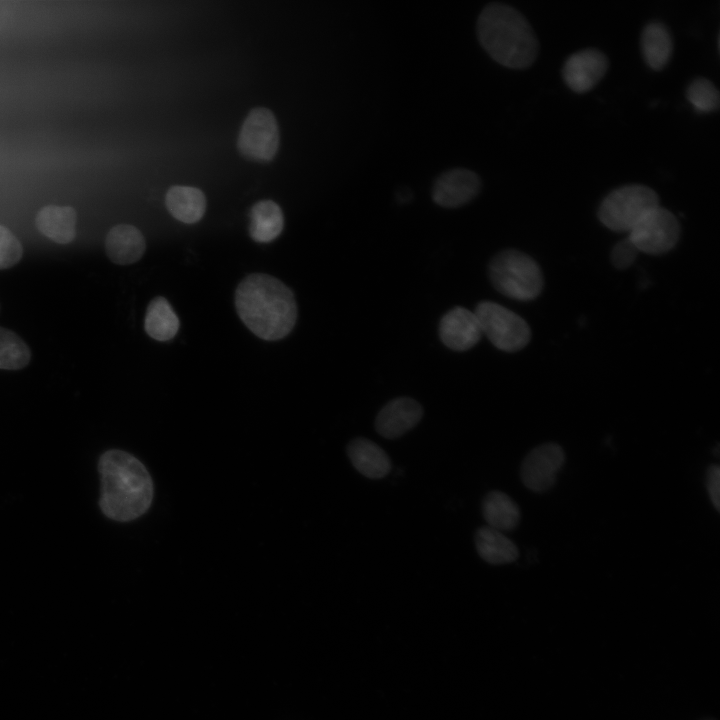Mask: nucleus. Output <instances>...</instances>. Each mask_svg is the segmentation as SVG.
Returning <instances> with one entry per match:
<instances>
[{"label": "nucleus", "mask_w": 720, "mask_h": 720, "mask_svg": "<svg viewBox=\"0 0 720 720\" xmlns=\"http://www.w3.org/2000/svg\"><path fill=\"white\" fill-rule=\"evenodd\" d=\"M235 305L247 328L264 340L284 338L296 323L293 292L266 274L255 273L244 278L236 289Z\"/></svg>", "instance_id": "1"}, {"label": "nucleus", "mask_w": 720, "mask_h": 720, "mask_svg": "<svg viewBox=\"0 0 720 720\" xmlns=\"http://www.w3.org/2000/svg\"><path fill=\"white\" fill-rule=\"evenodd\" d=\"M101 479L99 506L103 514L126 522L143 515L153 498L152 479L145 466L122 450H108L98 462Z\"/></svg>", "instance_id": "2"}, {"label": "nucleus", "mask_w": 720, "mask_h": 720, "mask_svg": "<svg viewBox=\"0 0 720 720\" xmlns=\"http://www.w3.org/2000/svg\"><path fill=\"white\" fill-rule=\"evenodd\" d=\"M476 33L484 50L505 67L524 69L537 58V37L526 18L512 6L487 4L477 19Z\"/></svg>", "instance_id": "3"}, {"label": "nucleus", "mask_w": 720, "mask_h": 720, "mask_svg": "<svg viewBox=\"0 0 720 720\" xmlns=\"http://www.w3.org/2000/svg\"><path fill=\"white\" fill-rule=\"evenodd\" d=\"M489 278L498 292L521 301L536 298L543 287L538 264L517 250L498 253L489 264Z\"/></svg>", "instance_id": "4"}, {"label": "nucleus", "mask_w": 720, "mask_h": 720, "mask_svg": "<svg viewBox=\"0 0 720 720\" xmlns=\"http://www.w3.org/2000/svg\"><path fill=\"white\" fill-rule=\"evenodd\" d=\"M659 206V197L650 187L630 184L610 192L601 202L598 218L616 232H630L650 210Z\"/></svg>", "instance_id": "5"}, {"label": "nucleus", "mask_w": 720, "mask_h": 720, "mask_svg": "<svg viewBox=\"0 0 720 720\" xmlns=\"http://www.w3.org/2000/svg\"><path fill=\"white\" fill-rule=\"evenodd\" d=\"M474 313L482 334L499 350L515 352L530 341L531 331L526 321L506 307L492 301H481Z\"/></svg>", "instance_id": "6"}, {"label": "nucleus", "mask_w": 720, "mask_h": 720, "mask_svg": "<svg viewBox=\"0 0 720 720\" xmlns=\"http://www.w3.org/2000/svg\"><path fill=\"white\" fill-rule=\"evenodd\" d=\"M680 225L666 208L657 206L631 229L628 238L638 251L658 255L671 250L679 240Z\"/></svg>", "instance_id": "7"}, {"label": "nucleus", "mask_w": 720, "mask_h": 720, "mask_svg": "<svg viewBox=\"0 0 720 720\" xmlns=\"http://www.w3.org/2000/svg\"><path fill=\"white\" fill-rule=\"evenodd\" d=\"M238 148L251 160L273 159L279 148V129L269 109L255 108L250 111L239 133Z\"/></svg>", "instance_id": "8"}, {"label": "nucleus", "mask_w": 720, "mask_h": 720, "mask_svg": "<svg viewBox=\"0 0 720 720\" xmlns=\"http://www.w3.org/2000/svg\"><path fill=\"white\" fill-rule=\"evenodd\" d=\"M565 460L561 446L548 442L533 448L524 458L520 468L523 484L531 491L550 489Z\"/></svg>", "instance_id": "9"}, {"label": "nucleus", "mask_w": 720, "mask_h": 720, "mask_svg": "<svg viewBox=\"0 0 720 720\" xmlns=\"http://www.w3.org/2000/svg\"><path fill=\"white\" fill-rule=\"evenodd\" d=\"M607 56L595 48H587L570 55L562 68L566 85L576 93L591 90L606 74Z\"/></svg>", "instance_id": "10"}, {"label": "nucleus", "mask_w": 720, "mask_h": 720, "mask_svg": "<svg viewBox=\"0 0 720 720\" xmlns=\"http://www.w3.org/2000/svg\"><path fill=\"white\" fill-rule=\"evenodd\" d=\"M481 190L479 176L465 168L442 173L432 188L433 201L444 208H457L472 201Z\"/></svg>", "instance_id": "11"}, {"label": "nucleus", "mask_w": 720, "mask_h": 720, "mask_svg": "<svg viewBox=\"0 0 720 720\" xmlns=\"http://www.w3.org/2000/svg\"><path fill=\"white\" fill-rule=\"evenodd\" d=\"M482 335L476 314L461 306L447 311L439 323L441 341L454 351L471 349Z\"/></svg>", "instance_id": "12"}, {"label": "nucleus", "mask_w": 720, "mask_h": 720, "mask_svg": "<svg viewBox=\"0 0 720 720\" xmlns=\"http://www.w3.org/2000/svg\"><path fill=\"white\" fill-rule=\"evenodd\" d=\"M423 416L420 403L409 397H399L389 401L378 412L375 429L382 437L396 439L413 427Z\"/></svg>", "instance_id": "13"}, {"label": "nucleus", "mask_w": 720, "mask_h": 720, "mask_svg": "<svg viewBox=\"0 0 720 720\" xmlns=\"http://www.w3.org/2000/svg\"><path fill=\"white\" fill-rule=\"evenodd\" d=\"M346 452L352 466L367 478L380 479L391 470L388 454L367 438H354L348 443Z\"/></svg>", "instance_id": "14"}, {"label": "nucleus", "mask_w": 720, "mask_h": 720, "mask_svg": "<svg viewBox=\"0 0 720 720\" xmlns=\"http://www.w3.org/2000/svg\"><path fill=\"white\" fill-rule=\"evenodd\" d=\"M105 250L112 262L127 265L142 257L145 252V240L135 226L118 224L107 233Z\"/></svg>", "instance_id": "15"}, {"label": "nucleus", "mask_w": 720, "mask_h": 720, "mask_svg": "<svg viewBox=\"0 0 720 720\" xmlns=\"http://www.w3.org/2000/svg\"><path fill=\"white\" fill-rule=\"evenodd\" d=\"M76 219L74 208L48 205L38 211L35 224L40 233L50 240L67 244L76 236Z\"/></svg>", "instance_id": "16"}, {"label": "nucleus", "mask_w": 720, "mask_h": 720, "mask_svg": "<svg viewBox=\"0 0 720 720\" xmlns=\"http://www.w3.org/2000/svg\"><path fill=\"white\" fill-rule=\"evenodd\" d=\"M641 52L646 64L655 71L662 70L673 53V39L667 26L659 21L645 25L640 38Z\"/></svg>", "instance_id": "17"}, {"label": "nucleus", "mask_w": 720, "mask_h": 720, "mask_svg": "<svg viewBox=\"0 0 720 720\" xmlns=\"http://www.w3.org/2000/svg\"><path fill=\"white\" fill-rule=\"evenodd\" d=\"M165 204L175 219L187 224L199 221L206 210L203 192L189 186L171 187L166 193Z\"/></svg>", "instance_id": "18"}, {"label": "nucleus", "mask_w": 720, "mask_h": 720, "mask_svg": "<svg viewBox=\"0 0 720 720\" xmlns=\"http://www.w3.org/2000/svg\"><path fill=\"white\" fill-rule=\"evenodd\" d=\"M474 541L478 555L490 564H507L518 557V549L514 542L501 531L489 526L478 528Z\"/></svg>", "instance_id": "19"}, {"label": "nucleus", "mask_w": 720, "mask_h": 720, "mask_svg": "<svg viewBox=\"0 0 720 720\" xmlns=\"http://www.w3.org/2000/svg\"><path fill=\"white\" fill-rule=\"evenodd\" d=\"M482 514L487 526L501 532L515 529L521 519L517 503L506 493L498 490L491 491L484 497Z\"/></svg>", "instance_id": "20"}, {"label": "nucleus", "mask_w": 720, "mask_h": 720, "mask_svg": "<svg viewBox=\"0 0 720 720\" xmlns=\"http://www.w3.org/2000/svg\"><path fill=\"white\" fill-rule=\"evenodd\" d=\"M284 218L281 208L271 200L257 202L250 211L249 233L253 240L271 242L282 232Z\"/></svg>", "instance_id": "21"}, {"label": "nucleus", "mask_w": 720, "mask_h": 720, "mask_svg": "<svg viewBox=\"0 0 720 720\" xmlns=\"http://www.w3.org/2000/svg\"><path fill=\"white\" fill-rule=\"evenodd\" d=\"M144 328L157 341H168L178 332L179 319L164 297H156L148 305Z\"/></svg>", "instance_id": "22"}, {"label": "nucleus", "mask_w": 720, "mask_h": 720, "mask_svg": "<svg viewBox=\"0 0 720 720\" xmlns=\"http://www.w3.org/2000/svg\"><path fill=\"white\" fill-rule=\"evenodd\" d=\"M30 358L27 344L13 331L0 327V369H21Z\"/></svg>", "instance_id": "23"}, {"label": "nucleus", "mask_w": 720, "mask_h": 720, "mask_svg": "<svg viewBox=\"0 0 720 720\" xmlns=\"http://www.w3.org/2000/svg\"><path fill=\"white\" fill-rule=\"evenodd\" d=\"M687 99L698 112L702 113L716 111L720 104L716 86L706 78H696L689 84Z\"/></svg>", "instance_id": "24"}, {"label": "nucleus", "mask_w": 720, "mask_h": 720, "mask_svg": "<svg viewBox=\"0 0 720 720\" xmlns=\"http://www.w3.org/2000/svg\"><path fill=\"white\" fill-rule=\"evenodd\" d=\"M23 254L18 238L5 226L0 225V269L17 264Z\"/></svg>", "instance_id": "25"}, {"label": "nucleus", "mask_w": 720, "mask_h": 720, "mask_svg": "<svg viewBox=\"0 0 720 720\" xmlns=\"http://www.w3.org/2000/svg\"><path fill=\"white\" fill-rule=\"evenodd\" d=\"M638 252V249L627 237L618 242L612 249V263L618 269H626L634 263Z\"/></svg>", "instance_id": "26"}, {"label": "nucleus", "mask_w": 720, "mask_h": 720, "mask_svg": "<svg viewBox=\"0 0 720 720\" xmlns=\"http://www.w3.org/2000/svg\"><path fill=\"white\" fill-rule=\"evenodd\" d=\"M706 486L712 504L720 510V468L717 464L710 465L706 472Z\"/></svg>", "instance_id": "27"}, {"label": "nucleus", "mask_w": 720, "mask_h": 720, "mask_svg": "<svg viewBox=\"0 0 720 720\" xmlns=\"http://www.w3.org/2000/svg\"><path fill=\"white\" fill-rule=\"evenodd\" d=\"M702 720H716V719H714V718H705V719H702Z\"/></svg>", "instance_id": "28"}]
</instances>
